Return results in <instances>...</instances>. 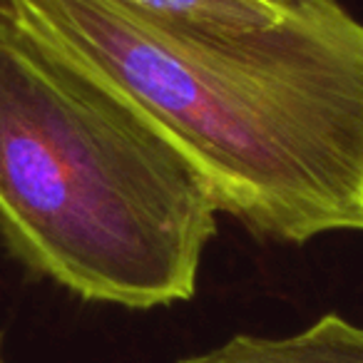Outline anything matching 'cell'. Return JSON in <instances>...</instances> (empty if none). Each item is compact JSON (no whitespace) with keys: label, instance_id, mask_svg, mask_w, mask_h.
I'll list each match as a JSON object with an SVG mask.
<instances>
[{"label":"cell","instance_id":"cell-1","mask_svg":"<svg viewBox=\"0 0 363 363\" xmlns=\"http://www.w3.org/2000/svg\"><path fill=\"white\" fill-rule=\"evenodd\" d=\"M6 16L132 102L252 232H363V23L336 0L217 38L117 0H8Z\"/></svg>","mask_w":363,"mask_h":363},{"label":"cell","instance_id":"cell-2","mask_svg":"<svg viewBox=\"0 0 363 363\" xmlns=\"http://www.w3.org/2000/svg\"><path fill=\"white\" fill-rule=\"evenodd\" d=\"M217 202L120 92L0 16V237L85 301H189Z\"/></svg>","mask_w":363,"mask_h":363},{"label":"cell","instance_id":"cell-3","mask_svg":"<svg viewBox=\"0 0 363 363\" xmlns=\"http://www.w3.org/2000/svg\"><path fill=\"white\" fill-rule=\"evenodd\" d=\"M177 363H363V326L323 313L291 336L237 333L212 351Z\"/></svg>","mask_w":363,"mask_h":363},{"label":"cell","instance_id":"cell-4","mask_svg":"<svg viewBox=\"0 0 363 363\" xmlns=\"http://www.w3.org/2000/svg\"><path fill=\"white\" fill-rule=\"evenodd\" d=\"M145 21L182 35H237L274 28L303 0H117Z\"/></svg>","mask_w":363,"mask_h":363},{"label":"cell","instance_id":"cell-5","mask_svg":"<svg viewBox=\"0 0 363 363\" xmlns=\"http://www.w3.org/2000/svg\"><path fill=\"white\" fill-rule=\"evenodd\" d=\"M0 363H8V358H6V336H3V331H0Z\"/></svg>","mask_w":363,"mask_h":363},{"label":"cell","instance_id":"cell-6","mask_svg":"<svg viewBox=\"0 0 363 363\" xmlns=\"http://www.w3.org/2000/svg\"><path fill=\"white\" fill-rule=\"evenodd\" d=\"M8 13V0H0V16H6Z\"/></svg>","mask_w":363,"mask_h":363}]
</instances>
